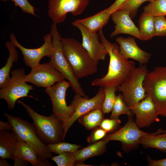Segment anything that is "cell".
I'll return each mask as SVG.
<instances>
[{
	"label": "cell",
	"mask_w": 166,
	"mask_h": 166,
	"mask_svg": "<svg viewBox=\"0 0 166 166\" xmlns=\"http://www.w3.org/2000/svg\"><path fill=\"white\" fill-rule=\"evenodd\" d=\"M122 114H126L129 117L134 114L124 101L121 94L120 93L117 96L110 118H118Z\"/></svg>",
	"instance_id": "f1b7e54d"
},
{
	"label": "cell",
	"mask_w": 166,
	"mask_h": 166,
	"mask_svg": "<svg viewBox=\"0 0 166 166\" xmlns=\"http://www.w3.org/2000/svg\"><path fill=\"white\" fill-rule=\"evenodd\" d=\"M9 37L10 41L21 51L25 64L31 69L39 64L43 57L47 56L50 57L53 54V48L51 32L44 36L43 44L35 49H28L23 46L17 41L13 33L10 34Z\"/></svg>",
	"instance_id": "7c38bea8"
},
{
	"label": "cell",
	"mask_w": 166,
	"mask_h": 166,
	"mask_svg": "<svg viewBox=\"0 0 166 166\" xmlns=\"http://www.w3.org/2000/svg\"><path fill=\"white\" fill-rule=\"evenodd\" d=\"M109 141L103 139L74 152L76 162H84L87 159L103 154L106 151V144Z\"/></svg>",
	"instance_id": "44dd1931"
},
{
	"label": "cell",
	"mask_w": 166,
	"mask_h": 166,
	"mask_svg": "<svg viewBox=\"0 0 166 166\" xmlns=\"http://www.w3.org/2000/svg\"><path fill=\"white\" fill-rule=\"evenodd\" d=\"M127 0H116L109 7L107 8L108 10L112 13L115 10L119 9L121 6Z\"/></svg>",
	"instance_id": "74e56055"
},
{
	"label": "cell",
	"mask_w": 166,
	"mask_h": 166,
	"mask_svg": "<svg viewBox=\"0 0 166 166\" xmlns=\"http://www.w3.org/2000/svg\"><path fill=\"white\" fill-rule=\"evenodd\" d=\"M14 156V158H21L30 162L33 166L53 165L46 158L41 156L33 146L21 140H18L17 142Z\"/></svg>",
	"instance_id": "d6986e66"
},
{
	"label": "cell",
	"mask_w": 166,
	"mask_h": 166,
	"mask_svg": "<svg viewBox=\"0 0 166 166\" xmlns=\"http://www.w3.org/2000/svg\"><path fill=\"white\" fill-rule=\"evenodd\" d=\"M0 166H11V165L5 159H2L0 160Z\"/></svg>",
	"instance_id": "60d3db41"
},
{
	"label": "cell",
	"mask_w": 166,
	"mask_h": 166,
	"mask_svg": "<svg viewBox=\"0 0 166 166\" xmlns=\"http://www.w3.org/2000/svg\"><path fill=\"white\" fill-rule=\"evenodd\" d=\"M153 0H127L119 9L127 12L131 18H132L136 16L139 8L142 4L146 2H150Z\"/></svg>",
	"instance_id": "4dcf8cb0"
},
{
	"label": "cell",
	"mask_w": 166,
	"mask_h": 166,
	"mask_svg": "<svg viewBox=\"0 0 166 166\" xmlns=\"http://www.w3.org/2000/svg\"><path fill=\"white\" fill-rule=\"evenodd\" d=\"M104 114L101 106L82 116L78 121L87 129L92 130L99 125Z\"/></svg>",
	"instance_id": "d4e9b609"
},
{
	"label": "cell",
	"mask_w": 166,
	"mask_h": 166,
	"mask_svg": "<svg viewBox=\"0 0 166 166\" xmlns=\"http://www.w3.org/2000/svg\"><path fill=\"white\" fill-rule=\"evenodd\" d=\"M133 115L128 117V122L122 127L106 135L104 138L109 141L116 140L120 142L122 149L126 152L137 148L140 144L141 137L150 133L140 129L133 120Z\"/></svg>",
	"instance_id": "8fae6325"
},
{
	"label": "cell",
	"mask_w": 166,
	"mask_h": 166,
	"mask_svg": "<svg viewBox=\"0 0 166 166\" xmlns=\"http://www.w3.org/2000/svg\"><path fill=\"white\" fill-rule=\"evenodd\" d=\"M121 121L118 118H104L100 124L99 126L105 130L107 133H112L120 128Z\"/></svg>",
	"instance_id": "d6a6232c"
},
{
	"label": "cell",
	"mask_w": 166,
	"mask_h": 166,
	"mask_svg": "<svg viewBox=\"0 0 166 166\" xmlns=\"http://www.w3.org/2000/svg\"><path fill=\"white\" fill-rule=\"evenodd\" d=\"M111 14L107 8L91 16L75 21L89 31L97 33L107 24Z\"/></svg>",
	"instance_id": "ffe728a7"
},
{
	"label": "cell",
	"mask_w": 166,
	"mask_h": 166,
	"mask_svg": "<svg viewBox=\"0 0 166 166\" xmlns=\"http://www.w3.org/2000/svg\"><path fill=\"white\" fill-rule=\"evenodd\" d=\"M154 17L142 13L138 22L139 30L143 41L152 39L155 36Z\"/></svg>",
	"instance_id": "484cf974"
},
{
	"label": "cell",
	"mask_w": 166,
	"mask_h": 166,
	"mask_svg": "<svg viewBox=\"0 0 166 166\" xmlns=\"http://www.w3.org/2000/svg\"><path fill=\"white\" fill-rule=\"evenodd\" d=\"M103 88L105 97L101 108L105 114L108 113L112 110L117 97L116 92L118 90V87L111 86Z\"/></svg>",
	"instance_id": "83f0119b"
},
{
	"label": "cell",
	"mask_w": 166,
	"mask_h": 166,
	"mask_svg": "<svg viewBox=\"0 0 166 166\" xmlns=\"http://www.w3.org/2000/svg\"><path fill=\"white\" fill-rule=\"evenodd\" d=\"M160 115L162 117H166V111Z\"/></svg>",
	"instance_id": "b9f144b4"
},
{
	"label": "cell",
	"mask_w": 166,
	"mask_h": 166,
	"mask_svg": "<svg viewBox=\"0 0 166 166\" xmlns=\"http://www.w3.org/2000/svg\"><path fill=\"white\" fill-rule=\"evenodd\" d=\"M8 49L9 55L4 66L0 69V88L5 87L10 81V73L14 63L18 59V54L16 47L10 41H7L5 44Z\"/></svg>",
	"instance_id": "cb8c5ba5"
},
{
	"label": "cell",
	"mask_w": 166,
	"mask_h": 166,
	"mask_svg": "<svg viewBox=\"0 0 166 166\" xmlns=\"http://www.w3.org/2000/svg\"><path fill=\"white\" fill-rule=\"evenodd\" d=\"M116 41L119 45L121 53L125 59L136 60L140 65L147 64L149 62L151 55L140 48L134 38L131 37L124 38L119 36L116 39Z\"/></svg>",
	"instance_id": "ac0fdd59"
},
{
	"label": "cell",
	"mask_w": 166,
	"mask_h": 166,
	"mask_svg": "<svg viewBox=\"0 0 166 166\" xmlns=\"http://www.w3.org/2000/svg\"><path fill=\"white\" fill-rule=\"evenodd\" d=\"M13 160L14 161V166H28L29 165L28 161L20 157H15Z\"/></svg>",
	"instance_id": "f35d334b"
},
{
	"label": "cell",
	"mask_w": 166,
	"mask_h": 166,
	"mask_svg": "<svg viewBox=\"0 0 166 166\" xmlns=\"http://www.w3.org/2000/svg\"><path fill=\"white\" fill-rule=\"evenodd\" d=\"M107 132L99 126L92 129L90 134L87 137V142L90 144L103 139L107 135Z\"/></svg>",
	"instance_id": "d590c367"
},
{
	"label": "cell",
	"mask_w": 166,
	"mask_h": 166,
	"mask_svg": "<svg viewBox=\"0 0 166 166\" xmlns=\"http://www.w3.org/2000/svg\"><path fill=\"white\" fill-rule=\"evenodd\" d=\"M26 109L32 119L38 135L45 144L57 143L64 141L63 123L53 113L49 116L40 114L22 101H17Z\"/></svg>",
	"instance_id": "3957f363"
},
{
	"label": "cell",
	"mask_w": 166,
	"mask_h": 166,
	"mask_svg": "<svg viewBox=\"0 0 166 166\" xmlns=\"http://www.w3.org/2000/svg\"><path fill=\"white\" fill-rule=\"evenodd\" d=\"M111 17L115 24V29L110 35L111 38L120 34H126L143 41L139 28L135 25L127 12L118 9L111 14Z\"/></svg>",
	"instance_id": "e0dca14e"
},
{
	"label": "cell",
	"mask_w": 166,
	"mask_h": 166,
	"mask_svg": "<svg viewBox=\"0 0 166 166\" xmlns=\"http://www.w3.org/2000/svg\"><path fill=\"white\" fill-rule=\"evenodd\" d=\"M148 72L146 65H140L118 87V90L122 93L124 101L131 110L147 96L143 83Z\"/></svg>",
	"instance_id": "5b68a950"
},
{
	"label": "cell",
	"mask_w": 166,
	"mask_h": 166,
	"mask_svg": "<svg viewBox=\"0 0 166 166\" xmlns=\"http://www.w3.org/2000/svg\"><path fill=\"white\" fill-rule=\"evenodd\" d=\"M155 36H166V18L165 16L154 17Z\"/></svg>",
	"instance_id": "836d02e7"
},
{
	"label": "cell",
	"mask_w": 166,
	"mask_h": 166,
	"mask_svg": "<svg viewBox=\"0 0 166 166\" xmlns=\"http://www.w3.org/2000/svg\"><path fill=\"white\" fill-rule=\"evenodd\" d=\"M105 97L104 88L100 87L96 94L89 98L76 94L71 103L75 107L73 115L63 123L64 136L74 122L84 114L101 106Z\"/></svg>",
	"instance_id": "4fadbf2b"
},
{
	"label": "cell",
	"mask_w": 166,
	"mask_h": 166,
	"mask_svg": "<svg viewBox=\"0 0 166 166\" xmlns=\"http://www.w3.org/2000/svg\"><path fill=\"white\" fill-rule=\"evenodd\" d=\"M64 55L79 80L97 72V64L82 44L73 38H61Z\"/></svg>",
	"instance_id": "7a4b0ae2"
},
{
	"label": "cell",
	"mask_w": 166,
	"mask_h": 166,
	"mask_svg": "<svg viewBox=\"0 0 166 166\" xmlns=\"http://www.w3.org/2000/svg\"><path fill=\"white\" fill-rule=\"evenodd\" d=\"M148 165L150 166H166V158L157 160L152 159L148 156Z\"/></svg>",
	"instance_id": "8d00e7d4"
},
{
	"label": "cell",
	"mask_w": 166,
	"mask_h": 166,
	"mask_svg": "<svg viewBox=\"0 0 166 166\" xmlns=\"http://www.w3.org/2000/svg\"><path fill=\"white\" fill-rule=\"evenodd\" d=\"M143 86L147 95L153 101L158 114L166 111V66L155 68L148 72Z\"/></svg>",
	"instance_id": "8992f818"
},
{
	"label": "cell",
	"mask_w": 166,
	"mask_h": 166,
	"mask_svg": "<svg viewBox=\"0 0 166 166\" xmlns=\"http://www.w3.org/2000/svg\"><path fill=\"white\" fill-rule=\"evenodd\" d=\"M4 115L13 127L12 132L18 140L26 142L33 146L41 156L45 158L50 157L51 153L47 146L41 140L33 124L20 117L6 113Z\"/></svg>",
	"instance_id": "52a82bcc"
},
{
	"label": "cell",
	"mask_w": 166,
	"mask_h": 166,
	"mask_svg": "<svg viewBox=\"0 0 166 166\" xmlns=\"http://www.w3.org/2000/svg\"><path fill=\"white\" fill-rule=\"evenodd\" d=\"M50 32L53 36V50L52 55L49 57V62L61 73L65 79L69 82L75 94L88 97L81 87L78 80L75 77L64 55L61 41V37L58 31L56 24H53Z\"/></svg>",
	"instance_id": "277c9868"
},
{
	"label": "cell",
	"mask_w": 166,
	"mask_h": 166,
	"mask_svg": "<svg viewBox=\"0 0 166 166\" xmlns=\"http://www.w3.org/2000/svg\"><path fill=\"white\" fill-rule=\"evenodd\" d=\"M12 130V126L9 122H6L0 121V130L9 131Z\"/></svg>",
	"instance_id": "ab89813d"
},
{
	"label": "cell",
	"mask_w": 166,
	"mask_h": 166,
	"mask_svg": "<svg viewBox=\"0 0 166 166\" xmlns=\"http://www.w3.org/2000/svg\"><path fill=\"white\" fill-rule=\"evenodd\" d=\"M90 0H49V17L53 23H62L66 19L67 15L70 13L73 16L81 14L89 4Z\"/></svg>",
	"instance_id": "30bf717a"
},
{
	"label": "cell",
	"mask_w": 166,
	"mask_h": 166,
	"mask_svg": "<svg viewBox=\"0 0 166 166\" xmlns=\"http://www.w3.org/2000/svg\"><path fill=\"white\" fill-rule=\"evenodd\" d=\"M18 140L13 133L0 131V157L2 159L13 160Z\"/></svg>",
	"instance_id": "603a6c76"
},
{
	"label": "cell",
	"mask_w": 166,
	"mask_h": 166,
	"mask_svg": "<svg viewBox=\"0 0 166 166\" xmlns=\"http://www.w3.org/2000/svg\"><path fill=\"white\" fill-rule=\"evenodd\" d=\"M140 144L145 148H155L166 152V130L160 128L155 132L143 136Z\"/></svg>",
	"instance_id": "7402d4cb"
},
{
	"label": "cell",
	"mask_w": 166,
	"mask_h": 166,
	"mask_svg": "<svg viewBox=\"0 0 166 166\" xmlns=\"http://www.w3.org/2000/svg\"><path fill=\"white\" fill-rule=\"evenodd\" d=\"M131 110L135 115V123L139 128L148 127L153 123L160 121L156 107L148 95Z\"/></svg>",
	"instance_id": "2e32d148"
},
{
	"label": "cell",
	"mask_w": 166,
	"mask_h": 166,
	"mask_svg": "<svg viewBox=\"0 0 166 166\" xmlns=\"http://www.w3.org/2000/svg\"><path fill=\"white\" fill-rule=\"evenodd\" d=\"M11 74L9 82L0 89V98L6 102L9 109L12 110L18 99L26 97H34L28 95L30 91L33 89V86L26 83L24 69H14L11 72Z\"/></svg>",
	"instance_id": "ba28073f"
},
{
	"label": "cell",
	"mask_w": 166,
	"mask_h": 166,
	"mask_svg": "<svg viewBox=\"0 0 166 166\" xmlns=\"http://www.w3.org/2000/svg\"><path fill=\"white\" fill-rule=\"evenodd\" d=\"M4 2L8 0H0ZM13 1L16 6L19 7L23 13L31 14L35 16L37 15L35 13V10L27 0H9Z\"/></svg>",
	"instance_id": "e575fe53"
},
{
	"label": "cell",
	"mask_w": 166,
	"mask_h": 166,
	"mask_svg": "<svg viewBox=\"0 0 166 166\" xmlns=\"http://www.w3.org/2000/svg\"><path fill=\"white\" fill-rule=\"evenodd\" d=\"M47 145L51 153L58 155L66 152H75L81 147V146L76 144L61 142L48 144Z\"/></svg>",
	"instance_id": "f546056e"
},
{
	"label": "cell",
	"mask_w": 166,
	"mask_h": 166,
	"mask_svg": "<svg viewBox=\"0 0 166 166\" xmlns=\"http://www.w3.org/2000/svg\"><path fill=\"white\" fill-rule=\"evenodd\" d=\"M70 86L69 82L64 80L45 90L51 100L53 113L63 123L73 115L75 110L74 105L71 103L68 105L66 101V92Z\"/></svg>",
	"instance_id": "9c48e42d"
},
{
	"label": "cell",
	"mask_w": 166,
	"mask_h": 166,
	"mask_svg": "<svg viewBox=\"0 0 166 166\" xmlns=\"http://www.w3.org/2000/svg\"><path fill=\"white\" fill-rule=\"evenodd\" d=\"M71 24L79 30L82 37V45L94 62L98 65L100 61L105 59L108 51L104 44L99 40L97 33H93L75 21Z\"/></svg>",
	"instance_id": "9a60e30c"
},
{
	"label": "cell",
	"mask_w": 166,
	"mask_h": 166,
	"mask_svg": "<svg viewBox=\"0 0 166 166\" xmlns=\"http://www.w3.org/2000/svg\"><path fill=\"white\" fill-rule=\"evenodd\" d=\"M143 13L153 17L166 15V0H154L143 7Z\"/></svg>",
	"instance_id": "4316f807"
},
{
	"label": "cell",
	"mask_w": 166,
	"mask_h": 166,
	"mask_svg": "<svg viewBox=\"0 0 166 166\" xmlns=\"http://www.w3.org/2000/svg\"><path fill=\"white\" fill-rule=\"evenodd\" d=\"M101 42L104 44L109 57L108 69L103 77L97 78L91 83L92 85L104 87H118L122 84L136 68L135 63L124 57L119 45L110 42L105 37L102 30L98 31Z\"/></svg>",
	"instance_id": "6da1fadb"
},
{
	"label": "cell",
	"mask_w": 166,
	"mask_h": 166,
	"mask_svg": "<svg viewBox=\"0 0 166 166\" xmlns=\"http://www.w3.org/2000/svg\"><path fill=\"white\" fill-rule=\"evenodd\" d=\"M61 73L49 62L40 64L31 68L25 76V80L38 87L45 88L65 80Z\"/></svg>",
	"instance_id": "5bb4252c"
},
{
	"label": "cell",
	"mask_w": 166,
	"mask_h": 166,
	"mask_svg": "<svg viewBox=\"0 0 166 166\" xmlns=\"http://www.w3.org/2000/svg\"><path fill=\"white\" fill-rule=\"evenodd\" d=\"M51 158L58 166H73L76 162L74 152H65Z\"/></svg>",
	"instance_id": "1f68e13d"
}]
</instances>
